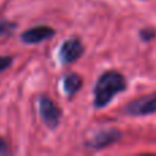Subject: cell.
<instances>
[{
  "mask_svg": "<svg viewBox=\"0 0 156 156\" xmlns=\"http://www.w3.org/2000/svg\"><path fill=\"white\" fill-rule=\"evenodd\" d=\"M126 81L118 71H107L99 78L94 86V107L103 108L118 93L125 90Z\"/></svg>",
  "mask_w": 156,
  "mask_h": 156,
  "instance_id": "1",
  "label": "cell"
},
{
  "mask_svg": "<svg viewBox=\"0 0 156 156\" xmlns=\"http://www.w3.org/2000/svg\"><path fill=\"white\" fill-rule=\"evenodd\" d=\"M125 112L129 115H149L156 112V92L145 94L137 100H133L125 107Z\"/></svg>",
  "mask_w": 156,
  "mask_h": 156,
  "instance_id": "2",
  "label": "cell"
},
{
  "mask_svg": "<svg viewBox=\"0 0 156 156\" xmlns=\"http://www.w3.org/2000/svg\"><path fill=\"white\" fill-rule=\"evenodd\" d=\"M38 107H40V114L43 118L44 123L49 127V129H55L60 121V110L52 99L48 96H41L40 101H38Z\"/></svg>",
  "mask_w": 156,
  "mask_h": 156,
  "instance_id": "3",
  "label": "cell"
},
{
  "mask_svg": "<svg viewBox=\"0 0 156 156\" xmlns=\"http://www.w3.org/2000/svg\"><path fill=\"white\" fill-rule=\"evenodd\" d=\"M83 54V45L78 38H70L60 47L59 58L63 63H71Z\"/></svg>",
  "mask_w": 156,
  "mask_h": 156,
  "instance_id": "4",
  "label": "cell"
},
{
  "mask_svg": "<svg viewBox=\"0 0 156 156\" xmlns=\"http://www.w3.org/2000/svg\"><path fill=\"white\" fill-rule=\"evenodd\" d=\"M121 138V132L115 129H108V130H101V132H97L90 140L88 141V147L90 148H104L108 147L111 144L116 143V141Z\"/></svg>",
  "mask_w": 156,
  "mask_h": 156,
  "instance_id": "5",
  "label": "cell"
},
{
  "mask_svg": "<svg viewBox=\"0 0 156 156\" xmlns=\"http://www.w3.org/2000/svg\"><path fill=\"white\" fill-rule=\"evenodd\" d=\"M55 34V30L48 26H36L26 30L22 34V41L26 44H37L44 40H48Z\"/></svg>",
  "mask_w": 156,
  "mask_h": 156,
  "instance_id": "6",
  "label": "cell"
},
{
  "mask_svg": "<svg viewBox=\"0 0 156 156\" xmlns=\"http://www.w3.org/2000/svg\"><path fill=\"white\" fill-rule=\"evenodd\" d=\"M63 85H65V90L69 94H73L82 86V80H81V77L78 74H69V76L65 77Z\"/></svg>",
  "mask_w": 156,
  "mask_h": 156,
  "instance_id": "7",
  "label": "cell"
},
{
  "mask_svg": "<svg viewBox=\"0 0 156 156\" xmlns=\"http://www.w3.org/2000/svg\"><path fill=\"white\" fill-rule=\"evenodd\" d=\"M16 27L15 23H11V22H0V36H5L10 34L11 32H14Z\"/></svg>",
  "mask_w": 156,
  "mask_h": 156,
  "instance_id": "8",
  "label": "cell"
},
{
  "mask_svg": "<svg viewBox=\"0 0 156 156\" xmlns=\"http://www.w3.org/2000/svg\"><path fill=\"white\" fill-rule=\"evenodd\" d=\"M140 34H141V38H143V40L149 41L156 36V32L155 30H152V29H144V30H141Z\"/></svg>",
  "mask_w": 156,
  "mask_h": 156,
  "instance_id": "9",
  "label": "cell"
},
{
  "mask_svg": "<svg viewBox=\"0 0 156 156\" xmlns=\"http://www.w3.org/2000/svg\"><path fill=\"white\" fill-rule=\"evenodd\" d=\"M11 63H12V59L10 56H0V73H3L8 66H11Z\"/></svg>",
  "mask_w": 156,
  "mask_h": 156,
  "instance_id": "10",
  "label": "cell"
},
{
  "mask_svg": "<svg viewBox=\"0 0 156 156\" xmlns=\"http://www.w3.org/2000/svg\"><path fill=\"white\" fill-rule=\"evenodd\" d=\"M3 154H7V145H5V143L0 138V155Z\"/></svg>",
  "mask_w": 156,
  "mask_h": 156,
  "instance_id": "11",
  "label": "cell"
}]
</instances>
